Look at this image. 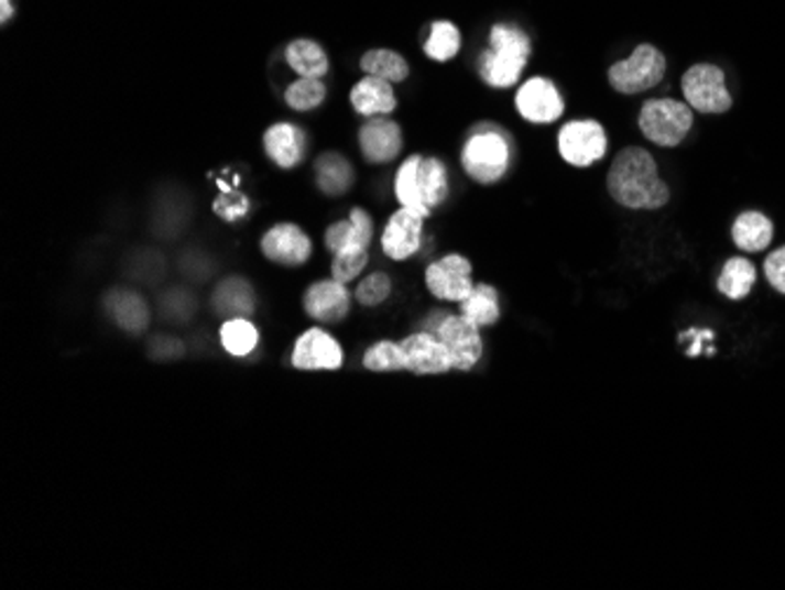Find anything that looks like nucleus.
Here are the masks:
<instances>
[{
    "mask_svg": "<svg viewBox=\"0 0 785 590\" xmlns=\"http://www.w3.org/2000/svg\"><path fill=\"white\" fill-rule=\"evenodd\" d=\"M285 59L292 72L302 78H323L329 72L325 50L310 39H296L287 45Z\"/></svg>",
    "mask_w": 785,
    "mask_h": 590,
    "instance_id": "nucleus-26",
    "label": "nucleus"
},
{
    "mask_svg": "<svg viewBox=\"0 0 785 590\" xmlns=\"http://www.w3.org/2000/svg\"><path fill=\"white\" fill-rule=\"evenodd\" d=\"M426 287L435 299L461 304L473 292V264L461 254H447L426 269Z\"/></svg>",
    "mask_w": 785,
    "mask_h": 590,
    "instance_id": "nucleus-9",
    "label": "nucleus"
},
{
    "mask_svg": "<svg viewBox=\"0 0 785 590\" xmlns=\"http://www.w3.org/2000/svg\"><path fill=\"white\" fill-rule=\"evenodd\" d=\"M391 292H393V281L386 275V273H381V271H374L370 273L368 277H362V281L358 283L356 287V302L364 308H372V306H381L383 302H386L391 297Z\"/></svg>",
    "mask_w": 785,
    "mask_h": 590,
    "instance_id": "nucleus-34",
    "label": "nucleus"
},
{
    "mask_svg": "<svg viewBox=\"0 0 785 590\" xmlns=\"http://www.w3.org/2000/svg\"><path fill=\"white\" fill-rule=\"evenodd\" d=\"M400 343H403L407 353V372L418 376L451 372V358L447 346L435 335L418 329V332L405 337Z\"/></svg>",
    "mask_w": 785,
    "mask_h": 590,
    "instance_id": "nucleus-16",
    "label": "nucleus"
},
{
    "mask_svg": "<svg viewBox=\"0 0 785 590\" xmlns=\"http://www.w3.org/2000/svg\"><path fill=\"white\" fill-rule=\"evenodd\" d=\"M607 132L598 120H569L557 132V151L571 167H590L604 159Z\"/></svg>",
    "mask_w": 785,
    "mask_h": 590,
    "instance_id": "nucleus-7",
    "label": "nucleus"
},
{
    "mask_svg": "<svg viewBox=\"0 0 785 590\" xmlns=\"http://www.w3.org/2000/svg\"><path fill=\"white\" fill-rule=\"evenodd\" d=\"M370 262V250H344L331 254V277L348 285L364 271Z\"/></svg>",
    "mask_w": 785,
    "mask_h": 590,
    "instance_id": "nucleus-35",
    "label": "nucleus"
},
{
    "mask_svg": "<svg viewBox=\"0 0 785 590\" xmlns=\"http://www.w3.org/2000/svg\"><path fill=\"white\" fill-rule=\"evenodd\" d=\"M264 151L277 167L294 170L306 155V132L292 123H275L264 134Z\"/></svg>",
    "mask_w": 785,
    "mask_h": 590,
    "instance_id": "nucleus-19",
    "label": "nucleus"
},
{
    "mask_svg": "<svg viewBox=\"0 0 785 590\" xmlns=\"http://www.w3.org/2000/svg\"><path fill=\"white\" fill-rule=\"evenodd\" d=\"M679 88H683V97L694 113L722 116L734 107V97L727 88V74L718 64L699 62L689 66Z\"/></svg>",
    "mask_w": 785,
    "mask_h": 590,
    "instance_id": "nucleus-6",
    "label": "nucleus"
},
{
    "mask_svg": "<svg viewBox=\"0 0 785 590\" xmlns=\"http://www.w3.org/2000/svg\"><path fill=\"white\" fill-rule=\"evenodd\" d=\"M517 113L534 125H550L565 113V99L550 78L534 76L515 95Z\"/></svg>",
    "mask_w": 785,
    "mask_h": 590,
    "instance_id": "nucleus-10",
    "label": "nucleus"
},
{
    "mask_svg": "<svg viewBox=\"0 0 785 590\" xmlns=\"http://www.w3.org/2000/svg\"><path fill=\"white\" fill-rule=\"evenodd\" d=\"M666 55H663L656 45L642 43L625 59L609 66L607 78L619 95L633 97L654 90L663 80V76H666Z\"/></svg>",
    "mask_w": 785,
    "mask_h": 590,
    "instance_id": "nucleus-5",
    "label": "nucleus"
},
{
    "mask_svg": "<svg viewBox=\"0 0 785 590\" xmlns=\"http://www.w3.org/2000/svg\"><path fill=\"white\" fill-rule=\"evenodd\" d=\"M757 285V269L748 256H729L720 275L718 292L729 302H743L753 294Z\"/></svg>",
    "mask_w": 785,
    "mask_h": 590,
    "instance_id": "nucleus-24",
    "label": "nucleus"
},
{
    "mask_svg": "<svg viewBox=\"0 0 785 590\" xmlns=\"http://www.w3.org/2000/svg\"><path fill=\"white\" fill-rule=\"evenodd\" d=\"M513 144L509 132L478 125L461 149V167L478 184H497L511 167Z\"/></svg>",
    "mask_w": 785,
    "mask_h": 590,
    "instance_id": "nucleus-3",
    "label": "nucleus"
},
{
    "mask_svg": "<svg viewBox=\"0 0 785 590\" xmlns=\"http://www.w3.org/2000/svg\"><path fill=\"white\" fill-rule=\"evenodd\" d=\"M774 240V221L760 210L741 212L731 223V242L734 248L748 254L764 252Z\"/></svg>",
    "mask_w": 785,
    "mask_h": 590,
    "instance_id": "nucleus-21",
    "label": "nucleus"
},
{
    "mask_svg": "<svg viewBox=\"0 0 785 590\" xmlns=\"http://www.w3.org/2000/svg\"><path fill=\"white\" fill-rule=\"evenodd\" d=\"M362 159L372 165L395 161L403 151V130L389 116H374L364 120L358 132Z\"/></svg>",
    "mask_w": 785,
    "mask_h": 590,
    "instance_id": "nucleus-13",
    "label": "nucleus"
},
{
    "mask_svg": "<svg viewBox=\"0 0 785 590\" xmlns=\"http://www.w3.org/2000/svg\"><path fill=\"white\" fill-rule=\"evenodd\" d=\"M356 182L353 165L337 151H325L316 161V184L325 196H344Z\"/></svg>",
    "mask_w": 785,
    "mask_h": 590,
    "instance_id": "nucleus-25",
    "label": "nucleus"
},
{
    "mask_svg": "<svg viewBox=\"0 0 785 590\" xmlns=\"http://www.w3.org/2000/svg\"><path fill=\"white\" fill-rule=\"evenodd\" d=\"M261 252H264L269 262L294 269L308 262L313 245L310 238L296 223H275L261 238Z\"/></svg>",
    "mask_w": 785,
    "mask_h": 590,
    "instance_id": "nucleus-14",
    "label": "nucleus"
},
{
    "mask_svg": "<svg viewBox=\"0 0 785 590\" xmlns=\"http://www.w3.org/2000/svg\"><path fill=\"white\" fill-rule=\"evenodd\" d=\"M327 97V90H325V85L320 78H299V80H294L287 92H285V101H287V107L294 109V111H313V109H318L320 103L325 101Z\"/></svg>",
    "mask_w": 785,
    "mask_h": 590,
    "instance_id": "nucleus-33",
    "label": "nucleus"
},
{
    "mask_svg": "<svg viewBox=\"0 0 785 590\" xmlns=\"http://www.w3.org/2000/svg\"><path fill=\"white\" fill-rule=\"evenodd\" d=\"M416 188L418 198H422L424 207L428 212H433L435 207H440L447 196H449V172L440 159H433V155H422L416 165Z\"/></svg>",
    "mask_w": 785,
    "mask_h": 590,
    "instance_id": "nucleus-23",
    "label": "nucleus"
},
{
    "mask_svg": "<svg viewBox=\"0 0 785 590\" xmlns=\"http://www.w3.org/2000/svg\"><path fill=\"white\" fill-rule=\"evenodd\" d=\"M435 337L447 346L451 358V370L457 372H470L484 356V341L480 335V327L464 318L461 314L459 316L447 314L440 327L435 329Z\"/></svg>",
    "mask_w": 785,
    "mask_h": 590,
    "instance_id": "nucleus-8",
    "label": "nucleus"
},
{
    "mask_svg": "<svg viewBox=\"0 0 785 590\" xmlns=\"http://www.w3.org/2000/svg\"><path fill=\"white\" fill-rule=\"evenodd\" d=\"M364 76H374L389 83H403L410 78L407 59L395 50H370L360 59Z\"/></svg>",
    "mask_w": 785,
    "mask_h": 590,
    "instance_id": "nucleus-28",
    "label": "nucleus"
},
{
    "mask_svg": "<svg viewBox=\"0 0 785 590\" xmlns=\"http://www.w3.org/2000/svg\"><path fill=\"white\" fill-rule=\"evenodd\" d=\"M351 292L344 283L335 281V277L313 283L304 294L306 316L323 325H337L346 320L348 314H351Z\"/></svg>",
    "mask_w": 785,
    "mask_h": 590,
    "instance_id": "nucleus-15",
    "label": "nucleus"
},
{
    "mask_svg": "<svg viewBox=\"0 0 785 590\" xmlns=\"http://www.w3.org/2000/svg\"><path fill=\"white\" fill-rule=\"evenodd\" d=\"M362 364L370 372H403L407 370V353L400 341L381 339L364 351Z\"/></svg>",
    "mask_w": 785,
    "mask_h": 590,
    "instance_id": "nucleus-31",
    "label": "nucleus"
},
{
    "mask_svg": "<svg viewBox=\"0 0 785 590\" xmlns=\"http://www.w3.org/2000/svg\"><path fill=\"white\" fill-rule=\"evenodd\" d=\"M532 55L527 31L513 24H494L490 31V50L482 52L478 62L480 78L490 88L505 90L520 83Z\"/></svg>",
    "mask_w": 785,
    "mask_h": 590,
    "instance_id": "nucleus-2",
    "label": "nucleus"
},
{
    "mask_svg": "<svg viewBox=\"0 0 785 590\" xmlns=\"http://www.w3.org/2000/svg\"><path fill=\"white\" fill-rule=\"evenodd\" d=\"M461 50V33L459 29L447 22V20H438L433 22L428 39L424 43V52L426 57L433 62H449L459 55Z\"/></svg>",
    "mask_w": 785,
    "mask_h": 590,
    "instance_id": "nucleus-30",
    "label": "nucleus"
},
{
    "mask_svg": "<svg viewBox=\"0 0 785 590\" xmlns=\"http://www.w3.org/2000/svg\"><path fill=\"white\" fill-rule=\"evenodd\" d=\"M762 271H764L766 283L772 285V289H776L778 294H783V297H785V245H781V248H776V250H772L770 254H766Z\"/></svg>",
    "mask_w": 785,
    "mask_h": 590,
    "instance_id": "nucleus-37",
    "label": "nucleus"
},
{
    "mask_svg": "<svg viewBox=\"0 0 785 590\" xmlns=\"http://www.w3.org/2000/svg\"><path fill=\"white\" fill-rule=\"evenodd\" d=\"M212 308L223 320L252 318L257 314V292L248 277L229 275L215 287Z\"/></svg>",
    "mask_w": 785,
    "mask_h": 590,
    "instance_id": "nucleus-17",
    "label": "nucleus"
},
{
    "mask_svg": "<svg viewBox=\"0 0 785 590\" xmlns=\"http://www.w3.org/2000/svg\"><path fill=\"white\" fill-rule=\"evenodd\" d=\"M459 314L470 323H476L480 329L494 327L501 320L499 292L487 283H476L473 292L459 304Z\"/></svg>",
    "mask_w": 785,
    "mask_h": 590,
    "instance_id": "nucleus-27",
    "label": "nucleus"
},
{
    "mask_svg": "<svg viewBox=\"0 0 785 590\" xmlns=\"http://www.w3.org/2000/svg\"><path fill=\"white\" fill-rule=\"evenodd\" d=\"M219 186H221V196H219L217 203H215V212H217L221 219H226V221H236V219H240V217H246V215H248V207H250L248 198L242 196V194H238V190L226 186L223 182H221Z\"/></svg>",
    "mask_w": 785,
    "mask_h": 590,
    "instance_id": "nucleus-36",
    "label": "nucleus"
},
{
    "mask_svg": "<svg viewBox=\"0 0 785 590\" xmlns=\"http://www.w3.org/2000/svg\"><path fill=\"white\" fill-rule=\"evenodd\" d=\"M685 339H694L691 349H689L687 353H689V356H699L704 341H712V339H715V332H712V329H689V332L679 335V341H685Z\"/></svg>",
    "mask_w": 785,
    "mask_h": 590,
    "instance_id": "nucleus-38",
    "label": "nucleus"
},
{
    "mask_svg": "<svg viewBox=\"0 0 785 590\" xmlns=\"http://www.w3.org/2000/svg\"><path fill=\"white\" fill-rule=\"evenodd\" d=\"M607 190L625 210L654 212L670 203V186L661 179L654 155L642 146H625L614 155Z\"/></svg>",
    "mask_w": 785,
    "mask_h": 590,
    "instance_id": "nucleus-1",
    "label": "nucleus"
},
{
    "mask_svg": "<svg viewBox=\"0 0 785 590\" xmlns=\"http://www.w3.org/2000/svg\"><path fill=\"white\" fill-rule=\"evenodd\" d=\"M351 107L364 118L391 116L397 107V97L393 92V83L374 76H364L351 90Z\"/></svg>",
    "mask_w": 785,
    "mask_h": 590,
    "instance_id": "nucleus-22",
    "label": "nucleus"
},
{
    "mask_svg": "<svg viewBox=\"0 0 785 590\" xmlns=\"http://www.w3.org/2000/svg\"><path fill=\"white\" fill-rule=\"evenodd\" d=\"M219 341L223 351L233 358L250 356L259 343V329L250 318H231L223 320L219 329Z\"/></svg>",
    "mask_w": 785,
    "mask_h": 590,
    "instance_id": "nucleus-29",
    "label": "nucleus"
},
{
    "mask_svg": "<svg viewBox=\"0 0 785 590\" xmlns=\"http://www.w3.org/2000/svg\"><path fill=\"white\" fill-rule=\"evenodd\" d=\"M418 159H422V155L414 153V155H410V159L403 165H400L397 175H395V198H397L400 207H407V210L428 219L430 212L424 207L422 198H418V188H416Z\"/></svg>",
    "mask_w": 785,
    "mask_h": 590,
    "instance_id": "nucleus-32",
    "label": "nucleus"
},
{
    "mask_svg": "<svg viewBox=\"0 0 785 590\" xmlns=\"http://www.w3.org/2000/svg\"><path fill=\"white\" fill-rule=\"evenodd\" d=\"M424 217L416 215L407 207H400L386 221V229L381 233V250L393 262H405L422 250L424 240Z\"/></svg>",
    "mask_w": 785,
    "mask_h": 590,
    "instance_id": "nucleus-12",
    "label": "nucleus"
},
{
    "mask_svg": "<svg viewBox=\"0 0 785 590\" xmlns=\"http://www.w3.org/2000/svg\"><path fill=\"white\" fill-rule=\"evenodd\" d=\"M637 128L647 142L661 149H675L694 130V109L685 99H647L637 113Z\"/></svg>",
    "mask_w": 785,
    "mask_h": 590,
    "instance_id": "nucleus-4",
    "label": "nucleus"
},
{
    "mask_svg": "<svg viewBox=\"0 0 785 590\" xmlns=\"http://www.w3.org/2000/svg\"><path fill=\"white\" fill-rule=\"evenodd\" d=\"M0 20H3V24H8L12 20V14H14V8H12V0H0Z\"/></svg>",
    "mask_w": 785,
    "mask_h": 590,
    "instance_id": "nucleus-39",
    "label": "nucleus"
},
{
    "mask_svg": "<svg viewBox=\"0 0 785 590\" xmlns=\"http://www.w3.org/2000/svg\"><path fill=\"white\" fill-rule=\"evenodd\" d=\"M292 364L296 370L320 372V370H339L344 364V351L339 341L327 335L320 327H310L296 339L292 351Z\"/></svg>",
    "mask_w": 785,
    "mask_h": 590,
    "instance_id": "nucleus-11",
    "label": "nucleus"
},
{
    "mask_svg": "<svg viewBox=\"0 0 785 590\" xmlns=\"http://www.w3.org/2000/svg\"><path fill=\"white\" fill-rule=\"evenodd\" d=\"M107 314L130 335L144 332L151 320V308L142 294L134 289H113L107 297Z\"/></svg>",
    "mask_w": 785,
    "mask_h": 590,
    "instance_id": "nucleus-20",
    "label": "nucleus"
},
{
    "mask_svg": "<svg viewBox=\"0 0 785 590\" xmlns=\"http://www.w3.org/2000/svg\"><path fill=\"white\" fill-rule=\"evenodd\" d=\"M374 238V221L372 217L362 210V207H353L351 215L346 221L331 223L325 233V248L337 254L344 250H370Z\"/></svg>",
    "mask_w": 785,
    "mask_h": 590,
    "instance_id": "nucleus-18",
    "label": "nucleus"
}]
</instances>
